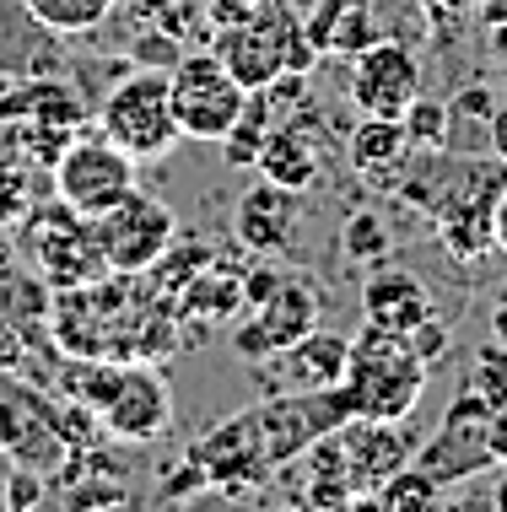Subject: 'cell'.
I'll return each mask as SVG.
<instances>
[{
  "label": "cell",
  "instance_id": "cell-17",
  "mask_svg": "<svg viewBox=\"0 0 507 512\" xmlns=\"http://www.w3.org/2000/svg\"><path fill=\"white\" fill-rule=\"evenodd\" d=\"M432 313V292L421 275L410 270H378L362 281V324L389 329V335H410L421 318Z\"/></svg>",
  "mask_w": 507,
  "mask_h": 512
},
{
  "label": "cell",
  "instance_id": "cell-22",
  "mask_svg": "<svg viewBox=\"0 0 507 512\" xmlns=\"http://www.w3.org/2000/svg\"><path fill=\"white\" fill-rule=\"evenodd\" d=\"M22 11L33 17L38 27H49V33H92L108 11H114V0H22Z\"/></svg>",
  "mask_w": 507,
  "mask_h": 512
},
{
  "label": "cell",
  "instance_id": "cell-16",
  "mask_svg": "<svg viewBox=\"0 0 507 512\" xmlns=\"http://www.w3.org/2000/svg\"><path fill=\"white\" fill-rule=\"evenodd\" d=\"M232 232L254 254H286L297 238V189H281L270 178H259L249 195L238 200V211H232Z\"/></svg>",
  "mask_w": 507,
  "mask_h": 512
},
{
  "label": "cell",
  "instance_id": "cell-36",
  "mask_svg": "<svg viewBox=\"0 0 507 512\" xmlns=\"http://www.w3.org/2000/svg\"><path fill=\"white\" fill-rule=\"evenodd\" d=\"M297 6H319V0H297Z\"/></svg>",
  "mask_w": 507,
  "mask_h": 512
},
{
  "label": "cell",
  "instance_id": "cell-29",
  "mask_svg": "<svg viewBox=\"0 0 507 512\" xmlns=\"http://www.w3.org/2000/svg\"><path fill=\"white\" fill-rule=\"evenodd\" d=\"M486 448H491V464H507V405L491 410V421H486Z\"/></svg>",
  "mask_w": 507,
  "mask_h": 512
},
{
  "label": "cell",
  "instance_id": "cell-12",
  "mask_svg": "<svg viewBox=\"0 0 507 512\" xmlns=\"http://www.w3.org/2000/svg\"><path fill=\"white\" fill-rule=\"evenodd\" d=\"M416 98L421 65L400 38H373L362 54H351V103L362 119H405Z\"/></svg>",
  "mask_w": 507,
  "mask_h": 512
},
{
  "label": "cell",
  "instance_id": "cell-7",
  "mask_svg": "<svg viewBox=\"0 0 507 512\" xmlns=\"http://www.w3.org/2000/svg\"><path fill=\"white\" fill-rule=\"evenodd\" d=\"M92 232H98L108 275H146V270H157L162 254L173 248L178 221L157 195H146V189L135 184L119 205H108L103 216H92Z\"/></svg>",
  "mask_w": 507,
  "mask_h": 512
},
{
  "label": "cell",
  "instance_id": "cell-2",
  "mask_svg": "<svg viewBox=\"0 0 507 512\" xmlns=\"http://www.w3.org/2000/svg\"><path fill=\"white\" fill-rule=\"evenodd\" d=\"M211 49L222 54V65L249 92L270 87L286 71L303 76L313 65L308 27L292 17V0H243V6H232V17H222V27H216Z\"/></svg>",
  "mask_w": 507,
  "mask_h": 512
},
{
  "label": "cell",
  "instance_id": "cell-18",
  "mask_svg": "<svg viewBox=\"0 0 507 512\" xmlns=\"http://www.w3.org/2000/svg\"><path fill=\"white\" fill-rule=\"evenodd\" d=\"M416 162V146H410L400 119H362L351 135V168L367 178V184L394 189L405 178V168Z\"/></svg>",
  "mask_w": 507,
  "mask_h": 512
},
{
  "label": "cell",
  "instance_id": "cell-24",
  "mask_svg": "<svg viewBox=\"0 0 507 512\" xmlns=\"http://www.w3.org/2000/svg\"><path fill=\"white\" fill-rule=\"evenodd\" d=\"M405 135L416 151H443L448 146V124H454V108L448 103H432V98H416L405 108Z\"/></svg>",
  "mask_w": 507,
  "mask_h": 512
},
{
  "label": "cell",
  "instance_id": "cell-19",
  "mask_svg": "<svg viewBox=\"0 0 507 512\" xmlns=\"http://www.w3.org/2000/svg\"><path fill=\"white\" fill-rule=\"evenodd\" d=\"M254 168H259V178H270V184L303 195V189L319 184L324 157H319V146L308 141V130H297V124H270V135L259 141Z\"/></svg>",
  "mask_w": 507,
  "mask_h": 512
},
{
  "label": "cell",
  "instance_id": "cell-6",
  "mask_svg": "<svg viewBox=\"0 0 507 512\" xmlns=\"http://www.w3.org/2000/svg\"><path fill=\"white\" fill-rule=\"evenodd\" d=\"M27 254H33L49 292H76V286L108 281L92 216L71 211L65 200L44 205V211H27Z\"/></svg>",
  "mask_w": 507,
  "mask_h": 512
},
{
  "label": "cell",
  "instance_id": "cell-8",
  "mask_svg": "<svg viewBox=\"0 0 507 512\" xmlns=\"http://www.w3.org/2000/svg\"><path fill=\"white\" fill-rule=\"evenodd\" d=\"M135 189V157L119 151L108 135H71L54 157V200H65L81 216H103Z\"/></svg>",
  "mask_w": 507,
  "mask_h": 512
},
{
  "label": "cell",
  "instance_id": "cell-26",
  "mask_svg": "<svg viewBox=\"0 0 507 512\" xmlns=\"http://www.w3.org/2000/svg\"><path fill=\"white\" fill-rule=\"evenodd\" d=\"M27 211H33V173L0 157V227H17L27 221Z\"/></svg>",
  "mask_w": 507,
  "mask_h": 512
},
{
  "label": "cell",
  "instance_id": "cell-13",
  "mask_svg": "<svg viewBox=\"0 0 507 512\" xmlns=\"http://www.w3.org/2000/svg\"><path fill=\"white\" fill-rule=\"evenodd\" d=\"M114 442H162L173 432V389L152 362H125L114 399L98 410Z\"/></svg>",
  "mask_w": 507,
  "mask_h": 512
},
{
  "label": "cell",
  "instance_id": "cell-30",
  "mask_svg": "<svg viewBox=\"0 0 507 512\" xmlns=\"http://www.w3.org/2000/svg\"><path fill=\"white\" fill-rule=\"evenodd\" d=\"M486 141H491V157L507 162V103H497L486 114Z\"/></svg>",
  "mask_w": 507,
  "mask_h": 512
},
{
  "label": "cell",
  "instance_id": "cell-25",
  "mask_svg": "<svg viewBox=\"0 0 507 512\" xmlns=\"http://www.w3.org/2000/svg\"><path fill=\"white\" fill-rule=\"evenodd\" d=\"M464 389H475V394H481L491 410L507 405V345H502V340H486L481 351H475V362H470V378H464Z\"/></svg>",
  "mask_w": 507,
  "mask_h": 512
},
{
  "label": "cell",
  "instance_id": "cell-3",
  "mask_svg": "<svg viewBox=\"0 0 507 512\" xmlns=\"http://www.w3.org/2000/svg\"><path fill=\"white\" fill-rule=\"evenodd\" d=\"M432 372L416 362V351L405 335L362 324V335L351 340V362L340 378V399H346L351 421H410L427 394Z\"/></svg>",
  "mask_w": 507,
  "mask_h": 512
},
{
  "label": "cell",
  "instance_id": "cell-14",
  "mask_svg": "<svg viewBox=\"0 0 507 512\" xmlns=\"http://www.w3.org/2000/svg\"><path fill=\"white\" fill-rule=\"evenodd\" d=\"M346 362H351V340L313 324L308 335H297L292 345H281L276 356H265L254 367L270 383L265 394H319V389H340Z\"/></svg>",
  "mask_w": 507,
  "mask_h": 512
},
{
  "label": "cell",
  "instance_id": "cell-10",
  "mask_svg": "<svg viewBox=\"0 0 507 512\" xmlns=\"http://www.w3.org/2000/svg\"><path fill=\"white\" fill-rule=\"evenodd\" d=\"M319 308H324V292L308 281V275H281L276 292L259 297L254 313L232 324V351H238L243 362H265V356L281 351V345L308 335V329L319 324Z\"/></svg>",
  "mask_w": 507,
  "mask_h": 512
},
{
  "label": "cell",
  "instance_id": "cell-35",
  "mask_svg": "<svg viewBox=\"0 0 507 512\" xmlns=\"http://www.w3.org/2000/svg\"><path fill=\"white\" fill-rule=\"evenodd\" d=\"M0 512H6V475H0Z\"/></svg>",
  "mask_w": 507,
  "mask_h": 512
},
{
  "label": "cell",
  "instance_id": "cell-28",
  "mask_svg": "<svg viewBox=\"0 0 507 512\" xmlns=\"http://www.w3.org/2000/svg\"><path fill=\"white\" fill-rule=\"evenodd\" d=\"M27 362V329L0 313V372H17Z\"/></svg>",
  "mask_w": 507,
  "mask_h": 512
},
{
  "label": "cell",
  "instance_id": "cell-27",
  "mask_svg": "<svg viewBox=\"0 0 507 512\" xmlns=\"http://www.w3.org/2000/svg\"><path fill=\"white\" fill-rule=\"evenodd\" d=\"M405 345H410V351H416V362L421 367H437V362H443V356H448V345H454V329H448L443 324V318H437V313H427V318H421V324L416 329H410V335H405Z\"/></svg>",
  "mask_w": 507,
  "mask_h": 512
},
{
  "label": "cell",
  "instance_id": "cell-15",
  "mask_svg": "<svg viewBox=\"0 0 507 512\" xmlns=\"http://www.w3.org/2000/svg\"><path fill=\"white\" fill-rule=\"evenodd\" d=\"M335 448H340V464H346L356 502H367L394 469H405L416 459V442H410L405 421H346V426H335Z\"/></svg>",
  "mask_w": 507,
  "mask_h": 512
},
{
  "label": "cell",
  "instance_id": "cell-34",
  "mask_svg": "<svg viewBox=\"0 0 507 512\" xmlns=\"http://www.w3.org/2000/svg\"><path fill=\"white\" fill-rule=\"evenodd\" d=\"M491 49H497V60H502V71H507V27H497V33H491Z\"/></svg>",
  "mask_w": 507,
  "mask_h": 512
},
{
  "label": "cell",
  "instance_id": "cell-4",
  "mask_svg": "<svg viewBox=\"0 0 507 512\" xmlns=\"http://www.w3.org/2000/svg\"><path fill=\"white\" fill-rule=\"evenodd\" d=\"M98 130L119 151H130L135 162L168 157L184 141V130L173 119V98H168V71H130L125 81H114L98 108Z\"/></svg>",
  "mask_w": 507,
  "mask_h": 512
},
{
  "label": "cell",
  "instance_id": "cell-5",
  "mask_svg": "<svg viewBox=\"0 0 507 512\" xmlns=\"http://www.w3.org/2000/svg\"><path fill=\"white\" fill-rule=\"evenodd\" d=\"M168 98H173V119L189 141H227V130L243 119L249 108V87L222 65L216 49L184 54L168 71Z\"/></svg>",
  "mask_w": 507,
  "mask_h": 512
},
{
  "label": "cell",
  "instance_id": "cell-21",
  "mask_svg": "<svg viewBox=\"0 0 507 512\" xmlns=\"http://www.w3.org/2000/svg\"><path fill=\"white\" fill-rule=\"evenodd\" d=\"M443 502V486L427 475L421 464H405V469H394L383 486L367 496V507H383V512H427Z\"/></svg>",
  "mask_w": 507,
  "mask_h": 512
},
{
  "label": "cell",
  "instance_id": "cell-31",
  "mask_svg": "<svg viewBox=\"0 0 507 512\" xmlns=\"http://www.w3.org/2000/svg\"><path fill=\"white\" fill-rule=\"evenodd\" d=\"M491 340H502V345H507V292L491 297Z\"/></svg>",
  "mask_w": 507,
  "mask_h": 512
},
{
  "label": "cell",
  "instance_id": "cell-23",
  "mask_svg": "<svg viewBox=\"0 0 507 512\" xmlns=\"http://www.w3.org/2000/svg\"><path fill=\"white\" fill-rule=\"evenodd\" d=\"M340 248H346V259H356V265H378L394 248V232L383 221V211H351L346 227H340Z\"/></svg>",
  "mask_w": 507,
  "mask_h": 512
},
{
  "label": "cell",
  "instance_id": "cell-1",
  "mask_svg": "<svg viewBox=\"0 0 507 512\" xmlns=\"http://www.w3.org/2000/svg\"><path fill=\"white\" fill-rule=\"evenodd\" d=\"M346 399L340 389L319 394H265L259 405L216 421L205 437L189 442L184 459L205 475V486L216 491H254L270 475H281L286 464H297L319 437H330L335 426H346Z\"/></svg>",
  "mask_w": 507,
  "mask_h": 512
},
{
  "label": "cell",
  "instance_id": "cell-20",
  "mask_svg": "<svg viewBox=\"0 0 507 512\" xmlns=\"http://www.w3.org/2000/svg\"><path fill=\"white\" fill-rule=\"evenodd\" d=\"M378 33L373 6L367 0H319L308 17V44L313 49H330V54H362Z\"/></svg>",
  "mask_w": 507,
  "mask_h": 512
},
{
  "label": "cell",
  "instance_id": "cell-33",
  "mask_svg": "<svg viewBox=\"0 0 507 512\" xmlns=\"http://www.w3.org/2000/svg\"><path fill=\"white\" fill-rule=\"evenodd\" d=\"M491 502H497V512H507V464H502L497 486H491Z\"/></svg>",
  "mask_w": 507,
  "mask_h": 512
},
{
  "label": "cell",
  "instance_id": "cell-9",
  "mask_svg": "<svg viewBox=\"0 0 507 512\" xmlns=\"http://www.w3.org/2000/svg\"><path fill=\"white\" fill-rule=\"evenodd\" d=\"M0 448H6L11 464L38 469V475H54L71 459L60 405L49 394L27 389L17 372H0Z\"/></svg>",
  "mask_w": 507,
  "mask_h": 512
},
{
  "label": "cell",
  "instance_id": "cell-11",
  "mask_svg": "<svg viewBox=\"0 0 507 512\" xmlns=\"http://www.w3.org/2000/svg\"><path fill=\"white\" fill-rule=\"evenodd\" d=\"M486 421H491V405L475 389H459L454 405H448L443 426L416 448V459L427 475L437 480V486H454V480H470L481 475V469H491V448H486Z\"/></svg>",
  "mask_w": 507,
  "mask_h": 512
},
{
  "label": "cell",
  "instance_id": "cell-32",
  "mask_svg": "<svg viewBox=\"0 0 507 512\" xmlns=\"http://www.w3.org/2000/svg\"><path fill=\"white\" fill-rule=\"evenodd\" d=\"M491 221H497V248L507 254V184H502V195H497V211H491Z\"/></svg>",
  "mask_w": 507,
  "mask_h": 512
}]
</instances>
